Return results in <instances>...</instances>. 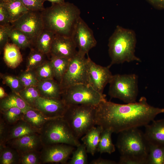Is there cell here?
Returning <instances> with one entry per match:
<instances>
[{
	"instance_id": "cell-1",
	"label": "cell",
	"mask_w": 164,
	"mask_h": 164,
	"mask_svg": "<svg viewBox=\"0 0 164 164\" xmlns=\"http://www.w3.org/2000/svg\"><path fill=\"white\" fill-rule=\"evenodd\" d=\"M164 113V108L150 105L144 97L138 102L126 104L115 103L105 99L96 106L95 124L119 133L145 126L154 120L157 115Z\"/></svg>"
},
{
	"instance_id": "cell-2",
	"label": "cell",
	"mask_w": 164,
	"mask_h": 164,
	"mask_svg": "<svg viewBox=\"0 0 164 164\" xmlns=\"http://www.w3.org/2000/svg\"><path fill=\"white\" fill-rule=\"evenodd\" d=\"M44 29L55 35L71 36L75 25L80 17V11L72 3L52 4L41 12Z\"/></svg>"
},
{
	"instance_id": "cell-3",
	"label": "cell",
	"mask_w": 164,
	"mask_h": 164,
	"mask_svg": "<svg viewBox=\"0 0 164 164\" xmlns=\"http://www.w3.org/2000/svg\"><path fill=\"white\" fill-rule=\"evenodd\" d=\"M116 146L121 156L119 164H147L149 142L138 128L119 133Z\"/></svg>"
},
{
	"instance_id": "cell-4",
	"label": "cell",
	"mask_w": 164,
	"mask_h": 164,
	"mask_svg": "<svg viewBox=\"0 0 164 164\" xmlns=\"http://www.w3.org/2000/svg\"><path fill=\"white\" fill-rule=\"evenodd\" d=\"M136 34L132 29L117 26L108 40V53L111 59L110 67L114 64L134 61L140 62L135 55Z\"/></svg>"
},
{
	"instance_id": "cell-5",
	"label": "cell",
	"mask_w": 164,
	"mask_h": 164,
	"mask_svg": "<svg viewBox=\"0 0 164 164\" xmlns=\"http://www.w3.org/2000/svg\"><path fill=\"white\" fill-rule=\"evenodd\" d=\"M39 134L43 145L65 144L77 147L81 144L63 117L48 120L40 130Z\"/></svg>"
},
{
	"instance_id": "cell-6",
	"label": "cell",
	"mask_w": 164,
	"mask_h": 164,
	"mask_svg": "<svg viewBox=\"0 0 164 164\" xmlns=\"http://www.w3.org/2000/svg\"><path fill=\"white\" fill-rule=\"evenodd\" d=\"M96 106L85 105L68 106L63 118L78 139L96 125Z\"/></svg>"
},
{
	"instance_id": "cell-7",
	"label": "cell",
	"mask_w": 164,
	"mask_h": 164,
	"mask_svg": "<svg viewBox=\"0 0 164 164\" xmlns=\"http://www.w3.org/2000/svg\"><path fill=\"white\" fill-rule=\"evenodd\" d=\"M138 77L134 74L113 75L109 84L108 94L126 103L136 102L138 93Z\"/></svg>"
},
{
	"instance_id": "cell-8",
	"label": "cell",
	"mask_w": 164,
	"mask_h": 164,
	"mask_svg": "<svg viewBox=\"0 0 164 164\" xmlns=\"http://www.w3.org/2000/svg\"><path fill=\"white\" fill-rule=\"evenodd\" d=\"M61 98L67 106L85 105L97 106L105 99V96L89 84H79L63 91Z\"/></svg>"
},
{
	"instance_id": "cell-9",
	"label": "cell",
	"mask_w": 164,
	"mask_h": 164,
	"mask_svg": "<svg viewBox=\"0 0 164 164\" xmlns=\"http://www.w3.org/2000/svg\"><path fill=\"white\" fill-rule=\"evenodd\" d=\"M88 84L87 58L79 52L70 60L69 65L60 84L62 91L74 84Z\"/></svg>"
},
{
	"instance_id": "cell-10",
	"label": "cell",
	"mask_w": 164,
	"mask_h": 164,
	"mask_svg": "<svg viewBox=\"0 0 164 164\" xmlns=\"http://www.w3.org/2000/svg\"><path fill=\"white\" fill-rule=\"evenodd\" d=\"M12 28L20 30L35 44L38 36L44 29L41 12L28 11L18 20L11 23Z\"/></svg>"
},
{
	"instance_id": "cell-11",
	"label": "cell",
	"mask_w": 164,
	"mask_h": 164,
	"mask_svg": "<svg viewBox=\"0 0 164 164\" xmlns=\"http://www.w3.org/2000/svg\"><path fill=\"white\" fill-rule=\"evenodd\" d=\"M71 37L78 51L85 55L88 54L89 51L97 43L92 30L81 17L75 25Z\"/></svg>"
},
{
	"instance_id": "cell-12",
	"label": "cell",
	"mask_w": 164,
	"mask_h": 164,
	"mask_svg": "<svg viewBox=\"0 0 164 164\" xmlns=\"http://www.w3.org/2000/svg\"><path fill=\"white\" fill-rule=\"evenodd\" d=\"M88 84L96 91L103 94L104 87L109 83L113 75L110 67L96 64L87 55Z\"/></svg>"
},
{
	"instance_id": "cell-13",
	"label": "cell",
	"mask_w": 164,
	"mask_h": 164,
	"mask_svg": "<svg viewBox=\"0 0 164 164\" xmlns=\"http://www.w3.org/2000/svg\"><path fill=\"white\" fill-rule=\"evenodd\" d=\"M74 146L65 144L43 145L40 151L42 163L66 164L74 150Z\"/></svg>"
},
{
	"instance_id": "cell-14",
	"label": "cell",
	"mask_w": 164,
	"mask_h": 164,
	"mask_svg": "<svg viewBox=\"0 0 164 164\" xmlns=\"http://www.w3.org/2000/svg\"><path fill=\"white\" fill-rule=\"evenodd\" d=\"M32 106L50 119L63 117L68 107L61 98H50L40 96Z\"/></svg>"
},
{
	"instance_id": "cell-15",
	"label": "cell",
	"mask_w": 164,
	"mask_h": 164,
	"mask_svg": "<svg viewBox=\"0 0 164 164\" xmlns=\"http://www.w3.org/2000/svg\"><path fill=\"white\" fill-rule=\"evenodd\" d=\"M77 48L71 37L55 34L50 53L51 56L70 59L77 53Z\"/></svg>"
},
{
	"instance_id": "cell-16",
	"label": "cell",
	"mask_w": 164,
	"mask_h": 164,
	"mask_svg": "<svg viewBox=\"0 0 164 164\" xmlns=\"http://www.w3.org/2000/svg\"><path fill=\"white\" fill-rule=\"evenodd\" d=\"M6 145L15 149L19 154L32 151H40L43 145L39 133L28 135L8 141Z\"/></svg>"
},
{
	"instance_id": "cell-17",
	"label": "cell",
	"mask_w": 164,
	"mask_h": 164,
	"mask_svg": "<svg viewBox=\"0 0 164 164\" xmlns=\"http://www.w3.org/2000/svg\"><path fill=\"white\" fill-rule=\"evenodd\" d=\"M145 127L144 134L149 143L164 145V119L154 120Z\"/></svg>"
},
{
	"instance_id": "cell-18",
	"label": "cell",
	"mask_w": 164,
	"mask_h": 164,
	"mask_svg": "<svg viewBox=\"0 0 164 164\" xmlns=\"http://www.w3.org/2000/svg\"><path fill=\"white\" fill-rule=\"evenodd\" d=\"M37 87L42 97L61 98L63 91L60 84L53 79L39 81Z\"/></svg>"
},
{
	"instance_id": "cell-19",
	"label": "cell",
	"mask_w": 164,
	"mask_h": 164,
	"mask_svg": "<svg viewBox=\"0 0 164 164\" xmlns=\"http://www.w3.org/2000/svg\"><path fill=\"white\" fill-rule=\"evenodd\" d=\"M39 131L33 127L23 120H20L14 124L9 125L6 139V142L12 139L25 135L39 133Z\"/></svg>"
},
{
	"instance_id": "cell-20",
	"label": "cell",
	"mask_w": 164,
	"mask_h": 164,
	"mask_svg": "<svg viewBox=\"0 0 164 164\" xmlns=\"http://www.w3.org/2000/svg\"><path fill=\"white\" fill-rule=\"evenodd\" d=\"M103 129L99 125L94 126L89 129L81 139L85 145L87 153L93 156L97 151L101 134Z\"/></svg>"
},
{
	"instance_id": "cell-21",
	"label": "cell",
	"mask_w": 164,
	"mask_h": 164,
	"mask_svg": "<svg viewBox=\"0 0 164 164\" xmlns=\"http://www.w3.org/2000/svg\"><path fill=\"white\" fill-rule=\"evenodd\" d=\"M20 49L18 46L13 43H8L4 46V60L9 67L15 68L22 62L23 59Z\"/></svg>"
},
{
	"instance_id": "cell-22",
	"label": "cell",
	"mask_w": 164,
	"mask_h": 164,
	"mask_svg": "<svg viewBox=\"0 0 164 164\" xmlns=\"http://www.w3.org/2000/svg\"><path fill=\"white\" fill-rule=\"evenodd\" d=\"M16 107L22 110L24 113L32 107L26 102L19 93L13 92L6 97L0 99V110Z\"/></svg>"
},
{
	"instance_id": "cell-23",
	"label": "cell",
	"mask_w": 164,
	"mask_h": 164,
	"mask_svg": "<svg viewBox=\"0 0 164 164\" xmlns=\"http://www.w3.org/2000/svg\"><path fill=\"white\" fill-rule=\"evenodd\" d=\"M49 119L39 111L32 107L24 113L23 120L40 131L45 123Z\"/></svg>"
},
{
	"instance_id": "cell-24",
	"label": "cell",
	"mask_w": 164,
	"mask_h": 164,
	"mask_svg": "<svg viewBox=\"0 0 164 164\" xmlns=\"http://www.w3.org/2000/svg\"><path fill=\"white\" fill-rule=\"evenodd\" d=\"M113 133L112 130L110 128H103L97 147V152L101 154H111L115 151V147L111 139V135Z\"/></svg>"
},
{
	"instance_id": "cell-25",
	"label": "cell",
	"mask_w": 164,
	"mask_h": 164,
	"mask_svg": "<svg viewBox=\"0 0 164 164\" xmlns=\"http://www.w3.org/2000/svg\"><path fill=\"white\" fill-rule=\"evenodd\" d=\"M55 36L53 32L44 29L35 44L36 50L45 54L50 53Z\"/></svg>"
},
{
	"instance_id": "cell-26",
	"label": "cell",
	"mask_w": 164,
	"mask_h": 164,
	"mask_svg": "<svg viewBox=\"0 0 164 164\" xmlns=\"http://www.w3.org/2000/svg\"><path fill=\"white\" fill-rule=\"evenodd\" d=\"M70 59L51 56L50 61L53 67L54 78L60 84L68 68Z\"/></svg>"
},
{
	"instance_id": "cell-27",
	"label": "cell",
	"mask_w": 164,
	"mask_h": 164,
	"mask_svg": "<svg viewBox=\"0 0 164 164\" xmlns=\"http://www.w3.org/2000/svg\"><path fill=\"white\" fill-rule=\"evenodd\" d=\"M0 2L2 3L9 13L11 23L18 20L29 11L20 0Z\"/></svg>"
},
{
	"instance_id": "cell-28",
	"label": "cell",
	"mask_w": 164,
	"mask_h": 164,
	"mask_svg": "<svg viewBox=\"0 0 164 164\" xmlns=\"http://www.w3.org/2000/svg\"><path fill=\"white\" fill-rule=\"evenodd\" d=\"M147 164H164V145L149 143Z\"/></svg>"
},
{
	"instance_id": "cell-29",
	"label": "cell",
	"mask_w": 164,
	"mask_h": 164,
	"mask_svg": "<svg viewBox=\"0 0 164 164\" xmlns=\"http://www.w3.org/2000/svg\"><path fill=\"white\" fill-rule=\"evenodd\" d=\"M19 157L17 151L9 146L0 149V164H19Z\"/></svg>"
},
{
	"instance_id": "cell-30",
	"label": "cell",
	"mask_w": 164,
	"mask_h": 164,
	"mask_svg": "<svg viewBox=\"0 0 164 164\" xmlns=\"http://www.w3.org/2000/svg\"><path fill=\"white\" fill-rule=\"evenodd\" d=\"M0 116L9 125H12L23 120L24 112L20 108L13 107L0 110Z\"/></svg>"
},
{
	"instance_id": "cell-31",
	"label": "cell",
	"mask_w": 164,
	"mask_h": 164,
	"mask_svg": "<svg viewBox=\"0 0 164 164\" xmlns=\"http://www.w3.org/2000/svg\"><path fill=\"white\" fill-rule=\"evenodd\" d=\"M9 37L12 43L20 49H25L32 44L24 33L19 29L12 28V26L9 32Z\"/></svg>"
},
{
	"instance_id": "cell-32",
	"label": "cell",
	"mask_w": 164,
	"mask_h": 164,
	"mask_svg": "<svg viewBox=\"0 0 164 164\" xmlns=\"http://www.w3.org/2000/svg\"><path fill=\"white\" fill-rule=\"evenodd\" d=\"M44 55L37 50L31 49L27 59L26 71L34 70L43 63Z\"/></svg>"
},
{
	"instance_id": "cell-33",
	"label": "cell",
	"mask_w": 164,
	"mask_h": 164,
	"mask_svg": "<svg viewBox=\"0 0 164 164\" xmlns=\"http://www.w3.org/2000/svg\"><path fill=\"white\" fill-rule=\"evenodd\" d=\"M34 70V72L39 81L53 79L54 78L53 67L50 61H45Z\"/></svg>"
},
{
	"instance_id": "cell-34",
	"label": "cell",
	"mask_w": 164,
	"mask_h": 164,
	"mask_svg": "<svg viewBox=\"0 0 164 164\" xmlns=\"http://www.w3.org/2000/svg\"><path fill=\"white\" fill-rule=\"evenodd\" d=\"M77 149L72 153V156L68 162V164H87L88 159L86 147L83 144H80L77 147Z\"/></svg>"
},
{
	"instance_id": "cell-35",
	"label": "cell",
	"mask_w": 164,
	"mask_h": 164,
	"mask_svg": "<svg viewBox=\"0 0 164 164\" xmlns=\"http://www.w3.org/2000/svg\"><path fill=\"white\" fill-rule=\"evenodd\" d=\"M19 94L31 106L35 101L41 96L37 87L35 86L24 87Z\"/></svg>"
},
{
	"instance_id": "cell-36",
	"label": "cell",
	"mask_w": 164,
	"mask_h": 164,
	"mask_svg": "<svg viewBox=\"0 0 164 164\" xmlns=\"http://www.w3.org/2000/svg\"><path fill=\"white\" fill-rule=\"evenodd\" d=\"M19 164L42 163L40 151H32L19 154Z\"/></svg>"
},
{
	"instance_id": "cell-37",
	"label": "cell",
	"mask_w": 164,
	"mask_h": 164,
	"mask_svg": "<svg viewBox=\"0 0 164 164\" xmlns=\"http://www.w3.org/2000/svg\"><path fill=\"white\" fill-rule=\"evenodd\" d=\"M3 84L9 86L14 92L19 93L24 88L18 77L9 75H2Z\"/></svg>"
},
{
	"instance_id": "cell-38",
	"label": "cell",
	"mask_w": 164,
	"mask_h": 164,
	"mask_svg": "<svg viewBox=\"0 0 164 164\" xmlns=\"http://www.w3.org/2000/svg\"><path fill=\"white\" fill-rule=\"evenodd\" d=\"M18 77L24 87L30 86L37 87L39 81L33 70L25 71Z\"/></svg>"
},
{
	"instance_id": "cell-39",
	"label": "cell",
	"mask_w": 164,
	"mask_h": 164,
	"mask_svg": "<svg viewBox=\"0 0 164 164\" xmlns=\"http://www.w3.org/2000/svg\"><path fill=\"white\" fill-rule=\"evenodd\" d=\"M29 11L42 12L45 9L43 4L45 0H20Z\"/></svg>"
},
{
	"instance_id": "cell-40",
	"label": "cell",
	"mask_w": 164,
	"mask_h": 164,
	"mask_svg": "<svg viewBox=\"0 0 164 164\" xmlns=\"http://www.w3.org/2000/svg\"><path fill=\"white\" fill-rule=\"evenodd\" d=\"M9 125L1 116L0 118V149L6 145Z\"/></svg>"
},
{
	"instance_id": "cell-41",
	"label": "cell",
	"mask_w": 164,
	"mask_h": 164,
	"mask_svg": "<svg viewBox=\"0 0 164 164\" xmlns=\"http://www.w3.org/2000/svg\"><path fill=\"white\" fill-rule=\"evenodd\" d=\"M11 27V25L0 26V46L1 49H3L5 45L8 43L9 38V32Z\"/></svg>"
},
{
	"instance_id": "cell-42",
	"label": "cell",
	"mask_w": 164,
	"mask_h": 164,
	"mask_svg": "<svg viewBox=\"0 0 164 164\" xmlns=\"http://www.w3.org/2000/svg\"><path fill=\"white\" fill-rule=\"evenodd\" d=\"M11 21L9 13L2 3L0 2V26L10 25Z\"/></svg>"
},
{
	"instance_id": "cell-43",
	"label": "cell",
	"mask_w": 164,
	"mask_h": 164,
	"mask_svg": "<svg viewBox=\"0 0 164 164\" xmlns=\"http://www.w3.org/2000/svg\"><path fill=\"white\" fill-rule=\"evenodd\" d=\"M155 8L159 10L164 9V0H146Z\"/></svg>"
},
{
	"instance_id": "cell-44",
	"label": "cell",
	"mask_w": 164,
	"mask_h": 164,
	"mask_svg": "<svg viewBox=\"0 0 164 164\" xmlns=\"http://www.w3.org/2000/svg\"><path fill=\"white\" fill-rule=\"evenodd\" d=\"M117 162L113 160L99 158L91 161V164H116Z\"/></svg>"
},
{
	"instance_id": "cell-45",
	"label": "cell",
	"mask_w": 164,
	"mask_h": 164,
	"mask_svg": "<svg viewBox=\"0 0 164 164\" xmlns=\"http://www.w3.org/2000/svg\"><path fill=\"white\" fill-rule=\"evenodd\" d=\"M8 95L5 91L4 89L1 87H0V98L2 99Z\"/></svg>"
},
{
	"instance_id": "cell-46",
	"label": "cell",
	"mask_w": 164,
	"mask_h": 164,
	"mask_svg": "<svg viewBox=\"0 0 164 164\" xmlns=\"http://www.w3.org/2000/svg\"><path fill=\"white\" fill-rule=\"evenodd\" d=\"M52 3V4H61L64 2L65 0H45Z\"/></svg>"
},
{
	"instance_id": "cell-47",
	"label": "cell",
	"mask_w": 164,
	"mask_h": 164,
	"mask_svg": "<svg viewBox=\"0 0 164 164\" xmlns=\"http://www.w3.org/2000/svg\"><path fill=\"white\" fill-rule=\"evenodd\" d=\"M15 0H0V2H9L13 1Z\"/></svg>"
}]
</instances>
